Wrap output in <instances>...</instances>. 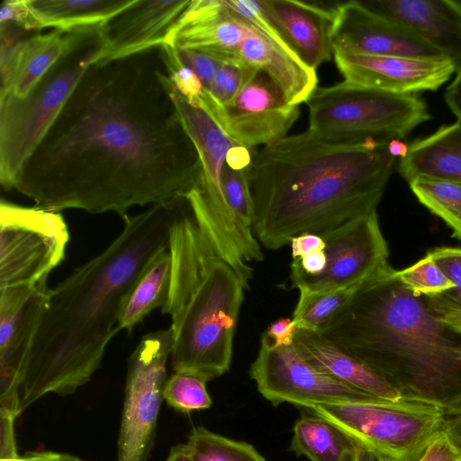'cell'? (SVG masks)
<instances>
[{"label":"cell","instance_id":"6da1fadb","mask_svg":"<svg viewBox=\"0 0 461 461\" xmlns=\"http://www.w3.org/2000/svg\"><path fill=\"white\" fill-rule=\"evenodd\" d=\"M154 50V49H153ZM149 51L91 65L25 163L14 189L36 207L117 213L186 197L202 165Z\"/></svg>","mask_w":461,"mask_h":461},{"label":"cell","instance_id":"7a4b0ae2","mask_svg":"<svg viewBox=\"0 0 461 461\" xmlns=\"http://www.w3.org/2000/svg\"><path fill=\"white\" fill-rule=\"evenodd\" d=\"M185 202L177 197L127 216L110 245L49 289L22 376L1 407L18 416L48 393L68 396L90 381L119 331L126 297L150 260L167 249L170 225Z\"/></svg>","mask_w":461,"mask_h":461},{"label":"cell","instance_id":"3957f363","mask_svg":"<svg viewBox=\"0 0 461 461\" xmlns=\"http://www.w3.org/2000/svg\"><path fill=\"white\" fill-rule=\"evenodd\" d=\"M389 142L307 131L253 150L248 176L258 242L276 250L376 211L396 161Z\"/></svg>","mask_w":461,"mask_h":461},{"label":"cell","instance_id":"277c9868","mask_svg":"<svg viewBox=\"0 0 461 461\" xmlns=\"http://www.w3.org/2000/svg\"><path fill=\"white\" fill-rule=\"evenodd\" d=\"M402 397L449 409L461 402V334L415 295L387 262L319 332Z\"/></svg>","mask_w":461,"mask_h":461},{"label":"cell","instance_id":"5b68a950","mask_svg":"<svg viewBox=\"0 0 461 461\" xmlns=\"http://www.w3.org/2000/svg\"><path fill=\"white\" fill-rule=\"evenodd\" d=\"M171 279L161 312L171 319L174 372L206 382L229 371L252 267L187 198L169 229Z\"/></svg>","mask_w":461,"mask_h":461},{"label":"cell","instance_id":"8992f818","mask_svg":"<svg viewBox=\"0 0 461 461\" xmlns=\"http://www.w3.org/2000/svg\"><path fill=\"white\" fill-rule=\"evenodd\" d=\"M101 28L86 30L26 97L0 95V184L5 191L14 189L25 163L101 57Z\"/></svg>","mask_w":461,"mask_h":461},{"label":"cell","instance_id":"52a82bcc","mask_svg":"<svg viewBox=\"0 0 461 461\" xmlns=\"http://www.w3.org/2000/svg\"><path fill=\"white\" fill-rule=\"evenodd\" d=\"M306 104L308 131L324 135L402 140L432 118L417 94H395L345 80L317 87Z\"/></svg>","mask_w":461,"mask_h":461},{"label":"cell","instance_id":"ba28073f","mask_svg":"<svg viewBox=\"0 0 461 461\" xmlns=\"http://www.w3.org/2000/svg\"><path fill=\"white\" fill-rule=\"evenodd\" d=\"M310 410L390 461H419L440 431L444 414L439 406L403 397L317 405Z\"/></svg>","mask_w":461,"mask_h":461},{"label":"cell","instance_id":"9c48e42d","mask_svg":"<svg viewBox=\"0 0 461 461\" xmlns=\"http://www.w3.org/2000/svg\"><path fill=\"white\" fill-rule=\"evenodd\" d=\"M68 225L60 212L0 203V289L47 284L66 258Z\"/></svg>","mask_w":461,"mask_h":461},{"label":"cell","instance_id":"30bf717a","mask_svg":"<svg viewBox=\"0 0 461 461\" xmlns=\"http://www.w3.org/2000/svg\"><path fill=\"white\" fill-rule=\"evenodd\" d=\"M170 95L194 141L202 165V181L187 200L201 210L247 262L263 260L261 246L253 233L245 230L233 215L222 186V167L228 151L237 143L201 105L189 102L170 81Z\"/></svg>","mask_w":461,"mask_h":461},{"label":"cell","instance_id":"8fae6325","mask_svg":"<svg viewBox=\"0 0 461 461\" xmlns=\"http://www.w3.org/2000/svg\"><path fill=\"white\" fill-rule=\"evenodd\" d=\"M170 328L144 335L128 359L117 461H148L170 359Z\"/></svg>","mask_w":461,"mask_h":461},{"label":"cell","instance_id":"7c38bea8","mask_svg":"<svg viewBox=\"0 0 461 461\" xmlns=\"http://www.w3.org/2000/svg\"><path fill=\"white\" fill-rule=\"evenodd\" d=\"M249 376L259 393L274 406L287 402L312 409L317 405L376 399L320 372L300 355L294 344L276 347L264 334Z\"/></svg>","mask_w":461,"mask_h":461},{"label":"cell","instance_id":"4fadbf2b","mask_svg":"<svg viewBox=\"0 0 461 461\" xmlns=\"http://www.w3.org/2000/svg\"><path fill=\"white\" fill-rule=\"evenodd\" d=\"M191 103L201 105L230 138L250 149L285 137L300 116L298 105L288 104L282 90L262 70L224 105L212 103L203 93Z\"/></svg>","mask_w":461,"mask_h":461},{"label":"cell","instance_id":"5bb4252c","mask_svg":"<svg viewBox=\"0 0 461 461\" xmlns=\"http://www.w3.org/2000/svg\"><path fill=\"white\" fill-rule=\"evenodd\" d=\"M326 266L315 276L292 284L298 290H338L360 284L388 262L389 249L376 211L354 218L321 234Z\"/></svg>","mask_w":461,"mask_h":461},{"label":"cell","instance_id":"9a60e30c","mask_svg":"<svg viewBox=\"0 0 461 461\" xmlns=\"http://www.w3.org/2000/svg\"><path fill=\"white\" fill-rule=\"evenodd\" d=\"M331 39L333 52L447 59L413 30L369 10L360 1L334 6Z\"/></svg>","mask_w":461,"mask_h":461},{"label":"cell","instance_id":"2e32d148","mask_svg":"<svg viewBox=\"0 0 461 461\" xmlns=\"http://www.w3.org/2000/svg\"><path fill=\"white\" fill-rule=\"evenodd\" d=\"M345 81L395 94L435 91L456 72L447 59H420L333 52Z\"/></svg>","mask_w":461,"mask_h":461},{"label":"cell","instance_id":"e0dca14e","mask_svg":"<svg viewBox=\"0 0 461 461\" xmlns=\"http://www.w3.org/2000/svg\"><path fill=\"white\" fill-rule=\"evenodd\" d=\"M49 289L47 284L0 289V404L11 398L22 376Z\"/></svg>","mask_w":461,"mask_h":461},{"label":"cell","instance_id":"ac0fdd59","mask_svg":"<svg viewBox=\"0 0 461 461\" xmlns=\"http://www.w3.org/2000/svg\"><path fill=\"white\" fill-rule=\"evenodd\" d=\"M191 0H134L101 28L104 50L96 61L106 63L167 43Z\"/></svg>","mask_w":461,"mask_h":461},{"label":"cell","instance_id":"d6986e66","mask_svg":"<svg viewBox=\"0 0 461 461\" xmlns=\"http://www.w3.org/2000/svg\"><path fill=\"white\" fill-rule=\"evenodd\" d=\"M262 9L285 45L316 70L333 55L334 6L297 0H260Z\"/></svg>","mask_w":461,"mask_h":461},{"label":"cell","instance_id":"ffe728a7","mask_svg":"<svg viewBox=\"0 0 461 461\" xmlns=\"http://www.w3.org/2000/svg\"><path fill=\"white\" fill-rule=\"evenodd\" d=\"M369 10L417 32L461 70V1H360Z\"/></svg>","mask_w":461,"mask_h":461},{"label":"cell","instance_id":"44dd1931","mask_svg":"<svg viewBox=\"0 0 461 461\" xmlns=\"http://www.w3.org/2000/svg\"><path fill=\"white\" fill-rule=\"evenodd\" d=\"M293 344L314 368L352 389L382 400L402 397L368 366L319 332L297 329Z\"/></svg>","mask_w":461,"mask_h":461},{"label":"cell","instance_id":"7402d4cb","mask_svg":"<svg viewBox=\"0 0 461 461\" xmlns=\"http://www.w3.org/2000/svg\"><path fill=\"white\" fill-rule=\"evenodd\" d=\"M85 31L66 32L53 29L25 37L9 65L0 69V95L26 97L50 68L75 46Z\"/></svg>","mask_w":461,"mask_h":461},{"label":"cell","instance_id":"603a6c76","mask_svg":"<svg viewBox=\"0 0 461 461\" xmlns=\"http://www.w3.org/2000/svg\"><path fill=\"white\" fill-rule=\"evenodd\" d=\"M397 170L408 183L425 177L461 185V123L442 125L432 134L413 140Z\"/></svg>","mask_w":461,"mask_h":461},{"label":"cell","instance_id":"cb8c5ba5","mask_svg":"<svg viewBox=\"0 0 461 461\" xmlns=\"http://www.w3.org/2000/svg\"><path fill=\"white\" fill-rule=\"evenodd\" d=\"M134 0H28L38 30L66 32L101 28Z\"/></svg>","mask_w":461,"mask_h":461},{"label":"cell","instance_id":"d4e9b609","mask_svg":"<svg viewBox=\"0 0 461 461\" xmlns=\"http://www.w3.org/2000/svg\"><path fill=\"white\" fill-rule=\"evenodd\" d=\"M357 447L343 430L314 414L295 421L289 450L311 461H355Z\"/></svg>","mask_w":461,"mask_h":461},{"label":"cell","instance_id":"484cf974","mask_svg":"<svg viewBox=\"0 0 461 461\" xmlns=\"http://www.w3.org/2000/svg\"><path fill=\"white\" fill-rule=\"evenodd\" d=\"M171 279L168 249L159 251L148 264L126 297L118 320V330L131 332L153 310L167 302Z\"/></svg>","mask_w":461,"mask_h":461},{"label":"cell","instance_id":"4316f807","mask_svg":"<svg viewBox=\"0 0 461 461\" xmlns=\"http://www.w3.org/2000/svg\"><path fill=\"white\" fill-rule=\"evenodd\" d=\"M409 185L419 202L452 230V237L461 240V185L425 177Z\"/></svg>","mask_w":461,"mask_h":461},{"label":"cell","instance_id":"83f0119b","mask_svg":"<svg viewBox=\"0 0 461 461\" xmlns=\"http://www.w3.org/2000/svg\"><path fill=\"white\" fill-rule=\"evenodd\" d=\"M358 285L325 292L299 290L300 296L292 318L297 329L320 332L347 303Z\"/></svg>","mask_w":461,"mask_h":461},{"label":"cell","instance_id":"f1b7e54d","mask_svg":"<svg viewBox=\"0 0 461 461\" xmlns=\"http://www.w3.org/2000/svg\"><path fill=\"white\" fill-rule=\"evenodd\" d=\"M193 461H267L250 444L194 427L186 441Z\"/></svg>","mask_w":461,"mask_h":461},{"label":"cell","instance_id":"f546056e","mask_svg":"<svg viewBox=\"0 0 461 461\" xmlns=\"http://www.w3.org/2000/svg\"><path fill=\"white\" fill-rule=\"evenodd\" d=\"M206 383L195 375L174 372L165 383L163 398L170 407L184 412L208 409L212 402Z\"/></svg>","mask_w":461,"mask_h":461},{"label":"cell","instance_id":"4dcf8cb0","mask_svg":"<svg viewBox=\"0 0 461 461\" xmlns=\"http://www.w3.org/2000/svg\"><path fill=\"white\" fill-rule=\"evenodd\" d=\"M248 169H233L224 162L221 177L224 195L230 209L240 226L254 234V204Z\"/></svg>","mask_w":461,"mask_h":461},{"label":"cell","instance_id":"1f68e13d","mask_svg":"<svg viewBox=\"0 0 461 461\" xmlns=\"http://www.w3.org/2000/svg\"><path fill=\"white\" fill-rule=\"evenodd\" d=\"M397 276L415 295H436L454 287L429 253L412 266L397 271Z\"/></svg>","mask_w":461,"mask_h":461},{"label":"cell","instance_id":"d6a6232c","mask_svg":"<svg viewBox=\"0 0 461 461\" xmlns=\"http://www.w3.org/2000/svg\"><path fill=\"white\" fill-rule=\"evenodd\" d=\"M258 68L240 61H222L209 88L203 95L212 103H230L258 72Z\"/></svg>","mask_w":461,"mask_h":461},{"label":"cell","instance_id":"836d02e7","mask_svg":"<svg viewBox=\"0 0 461 461\" xmlns=\"http://www.w3.org/2000/svg\"><path fill=\"white\" fill-rule=\"evenodd\" d=\"M428 253L454 287L439 294L424 296L435 304L461 310V249L440 247Z\"/></svg>","mask_w":461,"mask_h":461},{"label":"cell","instance_id":"e575fe53","mask_svg":"<svg viewBox=\"0 0 461 461\" xmlns=\"http://www.w3.org/2000/svg\"><path fill=\"white\" fill-rule=\"evenodd\" d=\"M159 49L168 77L176 89L189 102L199 99L203 93V84L198 76L181 60L176 48L165 44Z\"/></svg>","mask_w":461,"mask_h":461},{"label":"cell","instance_id":"d590c367","mask_svg":"<svg viewBox=\"0 0 461 461\" xmlns=\"http://www.w3.org/2000/svg\"><path fill=\"white\" fill-rule=\"evenodd\" d=\"M176 50L181 60L198 76L203 84V90L206 91L220 68L222 60L193 50Z\"/></svg>","mask_w":461,"mask_h":461},{"label":"cell","instance_id":"8d00e7d4","mask_svg":"<svg viewBox=\"0 0 461 461\" xmlns=\"http://www.w3.org/2000/svg\"><path fill=\"white\" fill-rule=\"evenodd\" d=\"M6 25H13L27 32L38 30L28 0H5L2 3L0 27Z\"/></svg>","mask_w":461,"mask_h":461},{"label":"cell","instance_id":"74e56055","mask_svg":"<svg viewBox=\"0 0 461 461\" xmlns=\"http://www.w3.org/2000/svg\"><path fill=\"white\" fill-rule=\"evenodd\" d=\"M16 415L0 407V461H14L19 457L14 435Z\"/></svg>","mask_w":461,"mask_h":461},{"label":"cell","instance_id":"f35d334b","mask_svg":"<svg viewBox=\"0 0 461 461\" xmlns=\"http://www.w3.org/2000/svg\"><path fill=\"white\" fill-rule=\"evenodd\" d=\"M419 461H461V454L440 430L428 444Z\"/></svg>","mask_w":461,"mask_h":461},{"label":"cell","instance_id":"ab89813d","mask_svg":"<svg viewBox=\"0 0 461 461\" xmlns=\"http://www.w3.org/2000/svg\"><path fill=\"white\" fill-rule=\"evenodd\" d=\"M297 327L290 318H279L271 322L264 335L276 347L292 346Z\"/></svg>","mask_w":461,"mask_h":461},{"label":"cell","instance_id":"60d3db41","mask_svg":"<svg viewBox=\"0 0 461 461\" xmlns=\"http://www.w3.org/2000/svg\"><path fill=\"white\" fill-rule=\"evenodd\" d=\"M290 245L293 259L322 250L325 248V242L321 235L308 232L294 237Z\"/></svg>","mask_w":461,"mask_h":461},{"label":"cell","instance_id":"b9f144b4","mask_svg":"<svg viewBox=\"0 0 461 461\" xmlns=\"http://www.w3.org/2000/svg\"><path fill=\"white\" fill-rule=\"evenodd\" d=\"M440 430L453 442L461 454V402L445 409Z\"/></svg>","mask_w":461,"mask_h":461},{"label":"cell","instance_id":"7bdbcfd3","mask_svg":"<svg viewBox=\"0 0 461 461\" xmlns=\"http://www.w3.org/2000/svg\"><path fill=\"white\" fill-rule=\"evenodd\" d=\"M14 461H89L68 453L51 450L28 451Z\"/></svg>","mask_w":461,"mask_h":461},{"label":"cell","instance_id":"ee69618b","mask_svg":"<svg viewBox=\"0 0 461 461\" xmlns=\"http://www.w3.org/2000/svg\"><path fill=\"white\" fill-rule=\"evenodd\" d=\"M444 98L451 112L461 123V70L456 72L454 80L445 91Z\"/></svg>","mask_w":461,"mask_h":461},{"label":"cell","instance_id":"f6af8a7d","mask_svg":"<svg viewBox=\"0 0 461 461\" xmlns=\"http://www.w3.org/2000/svg\"><path fill=\"white\" fill-rule=\"evenodd\" d=\"M423 297L430 309L439 317L443 322L448 325L456 332L461 334L460 309L440 306L429 302L424 295Z\"/></svg>","mask_w":461,"mask_h":461},{"label":"cell","instance_id":"bcb514c9","mask_svg":"<svg viewBox=\"0 0 461 461\" xmlns=\"http://www.w3.org/2000/svg\"><path fill=\"white\" fill-rule=\"evenodd\" d=\"M166 461H193L186 443H180L170 448Z\"/></svg>","mask_w":461,"mask_h":461},{"label":"cell","instance_id":"7dc6e473","mask_svg":"<svg viewBox=\"0 0 461 461\" xmlns=\"http://www.w3.org/2000/svg\"><path fill=\"white\" fill-rule=\"evenodd\" d=\"M355 461H390L378 453L358 444Z\"/></svg>","mask_w":461,"mask_h":461},{"label":"cell","instance_id":"c3c4849f","mask_svg":"<svg viewBox=\"0 0 461 461\" xmlns=\"http://www.w3.org/2000/svg\"><path fill=\"white\" fill-rule=\"evenodd\" d=\"M407 148L408 144L401 140H392L389 142V150L396 158L403 157L407 152Z\"/></svg>","mask_w":461,"mask_h":461}]
</instances>
